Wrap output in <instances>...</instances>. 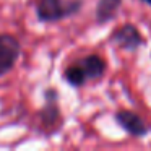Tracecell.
<instances>
[{"instance_id": "obj_4", "label": "cell", "mask_w": 151, "mask_h": 151, "mask_svg": "<svg viewBox=\"0 0 151 151\" xmlns=\"http://www.w3.org/2000/svg\"><path fill=\"white\" fill-rule=\"evenodd\" d=\"M115 119H117V122L122 125V128H124L125 132H128L130 135H133V137H143V135H146V132H148L146 124H145L143 119H141L140 115H137L135 112L120 111V112H117Z\"/></svg>"}, {"instance_id": "obj_7", "label": "cell", "mask_w": 151, "mask_h": 151, "mask_svg": "<svg viewBox=\"0 0 151 151\" xmlns=\"http://www.w3.org/2000/svg\"><path fill=\"white\" fill-rule=\"evenodd\" d=\"M143 2H146V4H150V5H151V0H143Z\"/></svg>"}, {"instance_id": "obj_3", "label": "cell", "mask_w": 151, "mask_h": 151, "mask_svg": "<svg viewBox=\"0 0 151 151\" xmlns=\"http://www.w3.org/2000/svg\"><path fill=\"white\" fill-rule=\"evenodd\" d=\"M112 41L122 49H137L140 44H143V37H141L140 31L133 26V24H124L122 28L115 29L112 33Z\"/></svg>"}, {"instance_id": "obj_6", "label": "cell", "mask_w": 151, "mask_h": 151, "mask_svg": "<svg viewBox=\"0 0 151 151\" xmlns=\"http://www.w3.org/2000/svg\"><path fill=\"white\" fill-rule=\"evenodd\" d=\"M120 4H122V0H99L98 10H96V20L99 23H104V21L111 20L117 13Z\"/></svg>"}, {"instance_id": "obj_5", "label": "cell", "mask_w": 151, "mask_h": 151, "mask_svg": "<svg viewBox=\"0 0 151 151\" xmlns=\"http://www.w3.org/2000/svg\"><path fill=\"white\" fill-rule=\"evenodd\" d=\"M78 65L81 67V70L85 72V75H86L88 80L102 76V73H104V70H106V63H104V60H102L99 55L85 57V59H81L78 62Z\"/></svg>"}, {"instance_id": "obj_1", "label": "cell", "mask_w": 151, "mask_h": 151, "mask_svg": "<svg viewBox=\"0 0 151 151\" xmlns=\"http://www.w3.org/2000/svg\"><path fill=\"white\" fill-rule=\"evenodd\" d=\"M81 8L80 0H37L36 15L41 21H59L72 17Z\"/></svg>"}, {"instance_id": "obj_2", "label": "cell", "mask_w": 151, "mask_h": 151, "mask_svg": "<svg viewBox=\"0 0 151 151\" xmlns=\"http://www.w3.org/2000/svg\"><path fill=\"white\" fill-rule=\"evenodd\" d=\"M21 54V46L12 34H0V76L7 75L15 67Z\"/></svg>"}]
</instances>
